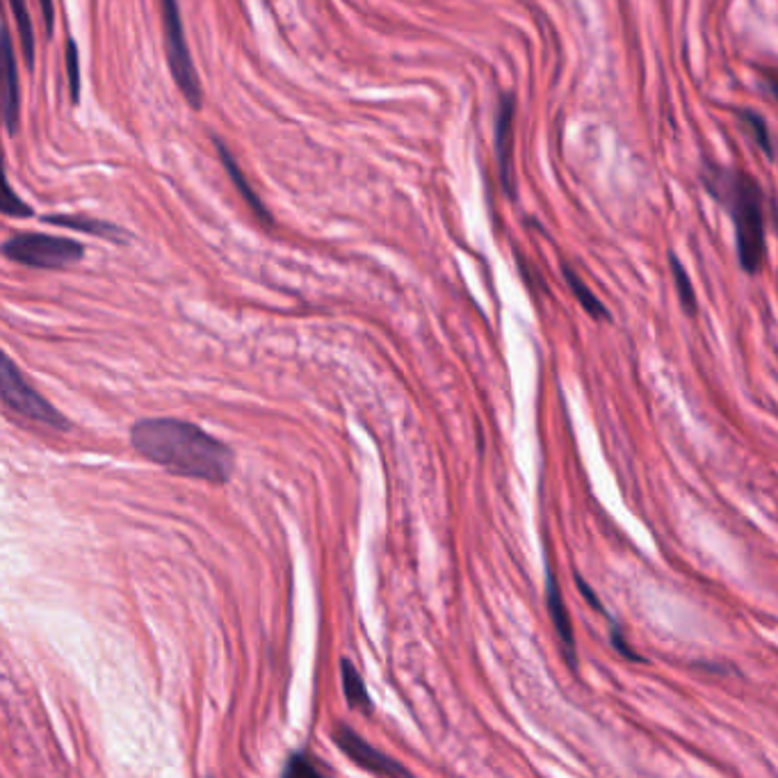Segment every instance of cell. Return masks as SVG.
Wrapping results in <instances>:
<instances>
[{
	"instance_id": "6da1fadb",
	"label": "cell",
	"mask_w": 778,
	"mask_h": 778,
	"mask_svg": "<svg viewBox=\"0 0 778 778\" xmlns=\"http://www.w3.org/2000/svg\"><path fill=\"white\" fill-rule=\"evenodd\" d=\"M131 443L144 459L181 477L224 484L235 468L233 449L190 421L142 418L131 427Z\"/></svg>"
},
{
	"instance_id": "7a4b0ae2",
	"label": "cell",
	"mask_w": 778,
	"mask_h": 778,
	"mask_svg": "<svg viewBox=\"0 0 778 778\" xmlns=\"http://www.w3.org/2000/svg\"><path fill=\"white\" fill-rule=\"evenodd\" d=\"M701 185L730 218L740 267L749 276H756L767 256V215L760 183L742 168H730L706 158L701 168Z\"/></svg>"
},
{
	"instance_id": "3957f363",
	"label": "cell",
	"mask_w": 778,
	"mask_h": 778,
	"mask_svg": "<svg viewBox=\"0 0 778 778\" xmlns=\"http://www.w3.org/2000/svg\"><path fill=\"white\" fill-rule=\"evenodd\" d=\"M3 252L10 261L37 267V270H62L83 259V244L71 238H55L47 233H14L6 244Z\"/></svg>"
},
{
	"instance_id": "277c9868",
	"label": "cell",
	"mask_w": 778,
	"mask_h": 778,
	"mask_svg": "<svg viewBox=\"0 0 778 778\" xmlns=\"http://www.w3.org/2000/svg\"><path fill=\"white\" fill-rule=\"evenodd\" d=\"M0 393H3V402L19 416L62 432L71 427L67 416L58 412L42 393L30 386V382L23 377V373L8 354L3 356V365H0Z\"/></svg>"
},
{
	"instance_id": "5b68a950",
	"label": "cell",
	"mask_w": 778,
	"mask_h": 778,
	"mask_svg": "<svg viewBox=\"0 0 778 778\" xmlns=\"http://www.w3.org/2000/svg\"><path fill=\"white\" fill-rule=\"evenodd\" d=\"M162 28H165V49H168V62L172 69V75L176 80L179 90L188 99V103L199 110L203 103V92H201V80L196 75L192 53L185 39V28L183 19L179 12V6L168 0L162 3Z\"/></svg>"
},
{
	"instance_id": "8992f818",
	"label": "cell",
	"mask_w": 778,
	"mask_h": 778,
	"mask_svg": "<svg viewBox=\"0 0 778 778\" xmlns=\"http://www.w3.org/2000/svg\"><path fill=\"white\" fill-rule=\"evenodd\" d=\"M334 742L358 767L373 771L382 778H414V774L408 771L404 765H400L397 760H393L384 751L375 749L371 742H365L363 737L354 728H350L347 724H339L334 728Z\"/></svg>"
},
{
	"instance_id": "52a82bcc",
	"label": "cell",
	"mask_w": 778,
	"mask_h": 778,
	"mask_svg": "<svg viewBox=\"0 0 778 778\" xmlns=\"http://www.w3.org/2000/svg\"><path fill=\"white\" fill-rule=\"evenodd\" d=\"M514 119H516V94L503 92L496 112V158L501 181L509 199H516L514 181Z\"/></svg>"
},
{
	"instance_id": "ba28073f",
	"label": "cell",
	"mask_w": 778,
	"mask_h": 778,
	"mask_svg": "<svg viewBox=\"0 0 778 778\" xmlns=\"http://www.w3.org/2000/svg\"><path fill=\"white\" fill-rule=\"evenodd\" d=\"M0 44H3V55H0V67H3V119L8 133H17L19 129V108H21V94H19V69H17V55L12 47V34L6 23L0 21Z\"/></svg>"
},
{
	"instance_id": "9c48e42d",
	"label": "cell",
	"mask_w": 778,
	"mask_h": 778,
	"mask_svg": "<svg viewBox=\"0 0 778 778\" xmlns=\"http://www.w3.org/2000/svg\"><path fill=\"white\" fill-rule=\"evenodd\" d=\"M546 600H548V612H550V619H553L555 633H557V637H559V641H562V650H564V655H566L568 665H570L573 669H576V665H578L576 633H573V624H570V617H568V609H566V603H564L559 583H557L553 570H548V578H546Z\"/></svg>"
},
{
	"instance_id": "30bf717a",
	"label": "cell",
	"mask_w": 778,
	"mask_h": 778,
	"mask_svg": "<svg viewBox=\"0 0 778 778\" xmlns=\"http://www.w3.org/2000/svg\"><path fill=\"white\" fill-rule=\"evenodd\" d=\"M562 274H564V281L568 285L570 295L578 300V304L583 306V311L589 317H594L596 322H612V313L607 311V306L596 297V293L583 281V276L576 270H573L566 263H562Z\"/></svg>"
},
{
	"instance_id": "8fae6325",
	"label": "cell",
	"mask_w": 778,
	"mask_h": 778,
	"mask_svg": "<svg viewBox=\"0 0 778 778\" xmlns=\"http://www.w3.org/2000/svg\"><path fill=\"white\" fill-rule=\"evenodd\" d=\"M732 114L737 117V121H740V129L749 135V140L765 153V158L774 160L776 144H774V138H771V131L767 127L765 117L751 108H735Z\"/></svg>"
},
{
	"instance_id": "7c38bea8",
	"label": "cell",
	"mask_w": 778,
	"mask_h": 778,
	"mask_svg": "<svg viewBox=\"0 0 778 778\" xmlns=\"http://www.w3.org/2000/svg\"><path fill=\"white\" fill-rule=\"evenodd\" d=\"M44 222H51V224H58V226H67V229H75V231H83V233H94L99 238L114 240V242H121V238H127V233L121 231L119 226H114L110 222H103V220H90V218H78V215H47Z\"/></svg>"
},
{
	"instance_id": "4fadbf2b",
	"label": "cell",
	"mask_w": 778,
	"mask_h": 778,
	"mask_svg": "<svg viewBox=\"0 0 778 778\" xmlns=\"http://www.w3.org/2000/svg\"><path fill=\"white\" fill-rule=\"evenodd\" d=\"M341 676H343V691H345L347 704H350L354 710H358V713H367V715H371V713H373V699H371V694H367L365 683H363L361 674L354 669V665L347 663V660H343Z\"/></svg>"
},
{
	"instance_id": "5bb4252c",
	"label": "cell",
	"mask_w": 778,
	"mask_h": 778,
	"mask_svg": "<svg viewBox=\"0 0 778 778\" xmlns=\"http://www.w3.org/2000/svg\"><path fill=\"white\" fill-rule=\"evenodd\" d=\"M669 270H671V279H674V285H676V293H678V302L683 306V311L694 317L696 311H699V300H696V291H694V283L685 270V265L680 263V259L669 252Z\"/></svg>"
},
{
	"instance_id": "9a60e30c",
	"label": "cell",
	"mask_w": 778,
	"mask_h": 778,
	"mask_svg": "<svg viewBox=\"0 0 778 778\" xmlns=\"http://www.w3.org/2000/svg\"><path fill=\"white\" fill-rule=\"evenodd\" d=\"M215 144H218V153H220V158H222V162H224V168H226V172H229V176L233 179V183H235V188H240V192H242V196L244 199H247L250 201V206L261 215V218H265V220H270V215H267V211L263 209V203H261V199H259V194H254L252 192V188L247 185V179H244V174H242V170L238 168V162L233 160V155L229 153V149H226V144L222 142V140H215Z\"/></svg>"
},
{
	"instance_id": "2e32d148",
	"label": "cell",
	"mask_w": 778,
	"mask_h": 778,
	"mask_svg": "<svg viewBox=\"0 0 778 778\" xmlns=\"http://www.w3.org/2000/svg\"><path fill=\"white\" fill-rule=\"evenodd\" d=\"M281 778H332V776L320 767V762L313 756L297 751L289 758V762H285Z\"/></svg>"
},
{
	"instance_id": "e0dca14e",
	"label": "cell",
	"mask_w": 778,
	"mask_h": 778,
	"mask_svg": "<svg viewBox=\"0 0 778 778\" xmlns=\"http://www.w3.org/2000/svg\"><path fill=\"white\" fill-rule=\"evenodd\" d=\"M12 12L17 17V26H19V37H21V49H23V58L26 64L32 69L34 64V37H32V23H30V14L26 10V6L21 0H14L12 3Z\"/></svg>"
},
{
	"instance_id": "ac0fdd59",
	"label": "cell",
	"mask_w": 778,
	"mask_h": 778,
	"mask_svg": "<svg viewBox=\"0 0 778 778\" xmlns=\"http://www.w3.org/2000/svg\"><path fill=\"white\" fill-rule=\"evenodd\" d=\"M67 71H69V88H71V99L78 103L80 97V62H78V47L73 39L67 42Z\"/></svg>"
},
{
	"instance_id": "d6986e66",
	"label": "cell",
	"mask_w": 778,
	"mask_h": 778,
	"mask_svg": "<svg viewBox=\"0 0 778 778\" xmlns=\"http://www.w3.org/2000/svg\"><path fill=\"white\" fill-rule=\"evenodd\" d=\"M3 213L6 215H30L32 211L26 206V203L12 192V185L6 181V201H3Z\"/></svg>"
},
{
	"instance_id": "ffe728a7",
	"label": "cell",
	"mask_w": 778,
	"mask_h": 778,
	"mask_svg": "<svg viewBox=\"0 0 778 778\" xmlns=\"http://www.w3.org/2000/svg\"><path fill=\"white\" fill-rule=\"evenodd\" d=\"M760 88L778 103V71L769 67H760Z\"/></svg>"
},
{
	"instance_id": "44dd1931",
	"label": "cell",
	"mask_w": 778,
	"mask_h": 778,
	"mask_svg": "<svg viewBox=\"0 0 778 778\" xmlns=\"http://www.w3.org/2000/svg\"><path fill=\"white\" fill-rule=\"evenodd\" d=\"M612 646L614 648H617L622 655H624V658H628V660H635V663H644V658H639V655L630 648V644L626 641V637H624V633L617 628V626H614L612 628Z\"/></svg>"
},
{
	"instance_id": "7402d4cb",
	"label": "cell",
	"mask_w": 778,
	"mask_h": 778,
	"mask_svg": "<svg viewBox=\"0 0 778 778\" xmlns=\"http://www.w3.org/2000/svg\"><path fill=\"white\" fill-rule=\"evenodd\" d=\"M576 580H578V589L583 592V596L598 609V612H603L605 614V609H603V605H600V600H598V596H596V592L583 580V576H578V573H576Z\"/></svg>"
},
{
	"instance_id": "603a6c76",
	"label": "cell",
	"mask_w": 778,
	"mask_h": 778,
	"mask_svg": "<svg viewBox=\"0 0 778 778\" xmlns=\"http://www.w3.org/2000/svg\"><path fill=\"white\" fill-rule=\"evenodd\" d=\"M44 10H47V28H49V32H51V28H53V8H51V3H44Z\"/></svg>"
}]
</instances>
